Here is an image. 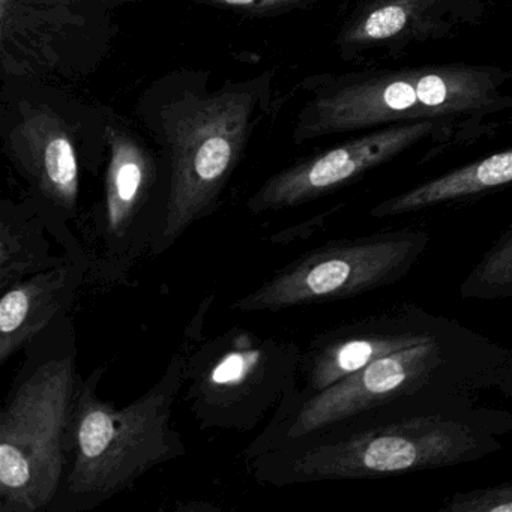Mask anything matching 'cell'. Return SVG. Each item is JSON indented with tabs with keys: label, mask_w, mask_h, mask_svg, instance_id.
<instances>
[{
	"label": "cell",
	"mask_w": 512,
	"mask_h": 512,
	"mask_svg": "<svg viewBox=\"0 0 512 512\" xmlns=\"http://www.w3.org/2000/svg\"><path fill=\"white\" fill-rule=\"evenodd\" d=\"M8 152L61 244L86 266L82 244L70 230V223L79 221L80 169L67 122L46 107L26 110L10 133Z\"/></svg>",
	"instance_id": "obj_12"
},
{
	"label": "cell",
	"mask_w": 512,
	"mask_h": 512,
	"mask_svg": "<svg viewBox=\"0 0 512 512\" xmlns=\"http://www.w3.org/2000/svg\"><path fill=\"white\" fill-rule=\"evenodd\" d=\"M512 349L458 322L431 340L383 356L319 394L298 391L280 404L253 445L301 436L403 395L425 391L479 395L496 388Z\"/></svg>",
	"instance_id": "obj_4"
},
{
	"label": "cell",
	"mask_w": 512,
	"mask_h": 512,
	"mask_svg": "<svg viewBox=\"0 0 512 512\" xmlns=\"http://www.w3.org/2000/svg\"><path fill=\"white\" fill-rule=\"evenodd\" d=\"M76 0H0L2 65L14 74L49 64L53 41L73 22Z\"/></svg>",
	"instance_id": "obj_14"
},
{
	"label": "cell",
	"mask_w": 512,
	"mask_h": 512,
	"mask_svg": "<svg viewBox=\"0 0 512 512\" xmlns=\"http://www.w3.org/2000/svg\"><path fill=\"white\" fill-rule=\"evenodd\" d=\"M493 67L448 64L353 73L329 83L305 107L295 137L311 140L415 121L455 122L512 112Z\"/></svg>",
	"instance_id": "obj_5"
},
{
	"label": "cell",
	"mask_w": 512,
	"mask_h": 512,
	"mask_svg": "<svg viewBox=\"0 0 512 512\" xmlns=\"http://www.w3.org/2000/svg\"><path fill=\"white\" fill-rule=\"evenodd\" d=\"M479 395H403L301 436L247 446L248 475L262 485L395 478L475 463L502 451L512 412Z\"/></svg>",
	"instance_id": "obj_1"
},
{
	"label": "cell",
	"mask_w": 512,
	"mask_h": 512,
	"mask_svg": "<svg viewBox=\"0 0 512 512\" xmlns=\"http://www.w3.org/2000/svg\"><path fill=\"white\" fill-rule=\"evenodd\" d=\"M437 0H371L340 37L344 49L385 46L413 38L431 25Z\"/></svg>",
	"instance_id": "obj_17"
},
{
	"label": "cell",
	"mask_w": 512,
	"mask_h": 512,
	"mask_svg": "<svg viewBox=\"0 0 512 512\" xmlns=\"http://www.w3.org/2000/svg\"><path fill=\"white\" fill-rule=\"evenodd\" d=\"M508 185H512V146L389 197L377 203L370 215L380 220L413 214L475 199Z\"/></svg>",
	"instance_id": "obj_15"
},
{
	"label": "cell",
	"mask_w": 512,
	"mask_h": 512,
	"mask_svg": "<svg viewBox=\"0 0 512 512\" xmlns=\"http://www.w3.org/2000/svg\"><path fill=\"white\" fill-rule=\"evenodd\" d=\"M457 323L421 305L403 302L326 329L302 349L299 394H319L371 362L431 340Z\"/></svg>",
	"instance_id": "obj_10"
},
{
	"label": "cell",
	"mask_w": 512,
	"mask_h": 512,
	"mask_svg": "<svg viewBox=\"0 0 512 512\" xmlns=\"http://www.w3.org/2000/svg\"><path fill=\"white\" fill-rule=\"evenodd\" d=\"M449 122L386 125L287 167L248 199L253 214L281 211L334 193L370 170L395 160L425 139L445 133Z\"/></svg>",
	"instance_id": "obj_11"
},
{
	"label": "cell",
	"mask_w": 512,
	"mask_h": 512,
	"mask_svg": "<svg viewBox=\"0 0 512 512\" xmlns=\"http://www.w3.org/2000/svg\"><path fill=\"white\" fill-rule=\"evenodd\" d=\"M496 389H499L500 394L503 395H508L512 392V356L508 364L503 367L502 373H500Z\"/></svg>",
	"instance_id": "obj_21"
},
{
	"label": "cell",
	"mask_w": 512,
	"mask_h": 512,
	"mask_svg": "<svg viewBox=\"0 0 512 512\" xmlns=\"http://www.w3.org/2000/svg\"><path fill=\"white\" fill-rule=\"evenodd\" d=\"M442 512H512V481L455 491L439 506Z\"/></svg>",
	"instance_id": "obj_19"
},
{
	"label": "cell",
	"mask_w": 512,
	"mask_h": 512,
	"mask_svg": "<svg viewBox=\"0 0 512 512\" xmlns=\"http://www.w3.org/2000/svg\"><path fill=\"white\" fill-rule=\"evenodd\" d=\"M430 233L416 227L335 239L302 254L247 295L233 311H281L358 298L394 286L418 265Z\"/></svg>",
	"instance_id": "obj_8"
},
{
	"label": "cell",
	"mask_w": 512,
	"mask_h": 512,
	"mask_svg": "<svg viewBox=\"0 0 512 512\" xmlns=\"http://www.w3.org/2000/svg\"><path fill=\"white\" fill-rule=\"evenodd\" d=\"M257 101L256 88L238 86L205 98H187L169 110L164 122L169 199L152 256L170 250L193 224L215 211L253 133Z\"/></svg>",
	"instance_id": "obj_6"
},
{
	"label": "cell",
	"mask_w": 512,
	"mask_h": 512,
	"mask_svg": "<svg viewBox=\"0 0 512 512\" xmlns=\"http://www.w3.org/2000/svg\"><path fill=\"white\" fill-rule=\"evenodd\" d=\"M109 163L103 200L82 226L88 281L122 283L145 254L154 253L167 208L155 205L158 170L149 149L122 128L107 130Z\"/></svg>",
	"instance_id": "obj_9"
},
{
	"label": "cell",
	"mask_w": 512,
	"mask_h": 512,
	"mask_svg": "<svg viewBox=\"0 0 512 512\" xmlns=\"http://www.w3.org/2000/svg\"><path fill=\"white\" fill-rule=\"evenodd\" d=\"M505 397H508L509 400H512V392H511V394L505 395Z\"/></svg>",
	"instance_id": "obj_22"
},
{
	"label": "cell",
	"mask_w": 512,
	"mask_h": 512,
	"mask_svg": "<svg viewBox=\"0 0 512 512\" xmlns=\"http://www.w3.org/2000/svg\"><path fill=\"white\" fill-rule=\"evenodd\" d=\"M460 296L472 301L512 299V223L491 242L461 281Z\"/></svg>",
	"instance_id": "obj_18"
},
{
	"label": "cell",
	"mask_w": 512,
	"mask_h": 512,
	"mask_svg": "<svg viewBox=\"0 0 512 512\" xmlns=\"http://www.w3.org/2000/svg\"><path fill=\"white\" fill-rule=\"evenodd\" d=\"M185 401L202 430H256L299 389L302 349L283 338L232 328L202 344L184 341Z\"/></svg>",
	"instance_id": "obj_7"
},
{
	"label": "cell",
	"mask_w": 512,
	"mask_h": 512,
	"mask_svg": "<svg viewBox=\"0 0 512 512\" xmlns=\"http://www.w3.org/2000/svg\"><path fill=\"white\" fill-rule=\"evenodd\" d=\"M187 353L170 358L160 379L133 403L118 407L98 394L106 368L80 379L70 433V466L50 512H88L130 490L161 464L187 454L173 425L185 385Z\"/></svg>",
	"instance_id": "obj_2"
},
{
	"label": "cell",
	"mask_w": 512,
	"mask_h": 512,
	"mask_svg": "<svg viewBox=\"0 0 512 512\" xmlns=\"http://www.w3.org/2000/svg\"><path fill=\"white\" fill-rule=\"evenodd\" d=\"M52 238L59 239L34 199L26 203L4 200L0 206V290L74 260L70 254L56 253Z\"/></svg>",
	"instance_id": "obj_16"
},
{
	"label": "cell",
	"mask_w": 512,
	"mask_h": 512,
	"mask_svg": "<svg viewBox=\"0 0 512 512\" xmlns=\"http://www.w3.org/2000/svg\"><path fill=\"white\" fill-rule=\"evenodd\" d=\"M86 281V266L71 260L2 290L0 364H7L50 326L68 316Z\"/></svg>",
	"instance_id": "obj_13"
},
{
	"label": "cell",
	"mask_w": 512,
	"mask_h": 512,
	"mask_svg": "<svg viewBox=\"0 0 512 512\" xmlns=\"http://www.w3.org/2000/svg\"><path fill=\"white\" fill-rule=\"evenodd\" d=\"M196 2L230 8L250 16H269V14L287 13L295 8L305 7L310 0H196Z\"/></svg>",
	"instance_id": "obj_20"
},
{
	"label": "cell",
	"mask_w": 512,
	"mask_h": 512,
	"mask_svg": "<svg viewBox=\"0 0 512 512\" xmlns=\"http://www.w3.org/2000/svg\"><path fill=\"white\" fill-rule=\"evenodd\" d=\"M25 352L0 410V512H50L70 466L82 379L73 317H62Z\"/></svg>",
	"instance_id": "obj_3"
}]
</instances>
